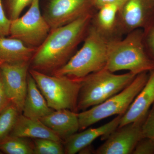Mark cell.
<instances>
[{
    "label": "cell",
    "mask_w": 154,
    "mask_h": 154,
    "mask_svg": "<svg viewBox=\"0 0 154 154\" xmlns=\"http://www.w3.org/2000/svg\"><path fill=\"white\" fill-rule=\"evenodd\" d=\"M91 19L88 13L66 25L51 30L36 48L30 60L31 69L51 75L63 66L85 35Z\"/></svg>",
    "instance_id": "6da1fadb"
},
{
    "label": "cell",
    "mask_w": 154,
    "mask_h": 154,
    "mask_svg": "<svg viewBox=\"0 0 154 154\" xmlns=\"http://www.w3.org/2000/svg\"><path fill=\"white\" fill-rule=\"evenodd\" d=\"M105 69L112 72L128 70L136 75L154 69V60L145 46L144 31L136 29L123 40L108 42Z\"/></svg>",
    "instance_id": "7a4b0ae2"
},
{
    "label": "cell",
    "mask_w": 154,
    "mask_h": 154,
    "mask_svg": "<svg viewBox=\"0 0 154 154\" xmlns=\"http://www.w3.org/2000/svg\"><path fill=\"white\" fill-rule=\"evenodd\" d=\"M108 42L99 29L88 31L82 47L53 75L65 76L80 79L105 68L107 60Z\"/></svg>",
    "instance_id": "3957f363"
},
{
    "label": "cell",
    "mask_w": 154,
    "mask_h": 154,
    "mask_svg": "<svg viewBox=\"0 0 154 154\" xmlns=\"http://www.w3.org/2000/svg\"><path fill=\"white\" fill-rule=\"evenodd\" d=\"M136 75L130 72L116 75L104 68L81 79L78 100V111L101 104L121 92L133 81Z\"/></svg>",
    "instance_id": "277c9868"
},
{
    "label": "cell",
    "mask_w": 154,
    "mask_h": 154,
    "mask_svg": "<svg viewBox=\"0 0 154 154\" xmlns=\"http://www.w3.org/2000/svg\"><path fill=\"white\" fill-rule=\"evenodd\" d=\"M29 72L44 96L48 106L54 110L68 109L78 113V100L81 79L43 73L30 69Z\"/></svg>",
    "instance_id": "5b68a950"
},
{
    "label": "cell",
    "mask_w": 154,
    "mask_h": 154,
    "mask_svg": "<svg viewBox=\"0 0 154 154\" xmlns=\"http://www.w3.org/2000/svg\"><path fill=\"white\" fill-rule=\"evenodd\" d=\"M147 72L137 75L124 90L105 102L78 113L79 131L112 116L123 115L147 82L149 75Z\"/></svg>",
    "instance_id": "8992f818"
},
{
    "label": "cell",
    "mask_w": 154,
    "mask_h": 154,
    "mask_svg": "<svg viewBox=\"0 0 154 154\" xmlns=\"http://www.w3.org/2000/svg\"><path fill=\"white\" fill-rule=\"evenodd\" d=\"M50 30L40 12L39 0H34L23 16L11 20L10 35L27 46L36 48L44 41Z\"/></svg>",
    "instance_id": "52a82bcc"
},
{
    "label": "cell",
    "mask_w": 154,
    "mask_h": 154,
    "mask_svg": "<svg viewBox=\"0 0 154 154\" xmlns=\"http://www.w3.org/2000/svg\"><path fill=\"white\" fill-rule=\"evenodd\" d=\"M30 62L0 65V75L10 101L22 113L28 88Z\"/></svg>",
    "instance_id": "ba28073f"
},
{
    "label": "cell",
    "mask_w": 154,
    "mask_h": 154,
    "mask_svg": "<svg viewBox=\"0 0 154 154\" xmlns=\"http://www.w3.org/2000/svg\"><path fill=\"white\" fill-rule=\"evenodd\" d=\"M143 121L118 127L95 151V154H132L138 142L143 137L142 130Z\"/></svg>",
    "instance_id": "9c48e42d"
},
{
    "label": "cell",
    "mask_w": 154,
    "mask_h": 154,
    "mask_svg": "<svg viewBox=\"0 0 154 154\" xmlns=\"http://www.w3.org/2000/svg\"><path fill=\"white\" fill-rule=\"evenodd\" d=\"M91 4V0H50L43 16L53 30L89 13Z\"/></svg>",
    "instance_id": "30bf717a"
},
{
    "label": "cell",
    "mask_w": 154,
    "mask_h": 154,
    "mask_svg": "<svg viewBox=\"0 0 154 154\" xmlns=\"http://www.w3.org/2000/svg\"><path fill=\"white\" fill-rule=\"evenodd\" d=\"M119 13L122 24L132 30L145 28L154 16L153 0H125Z\"/></svg>",
    "instance_id": "8fae6325"
},
{
    "label": "cell",
    "mask_w": 154,
    "mask_h": 154,
    "mask_svg": "<svg viewBox=\"0 0 154 154\" xmlns=\"http://www.w3.org/2000/svg\"><path fill=\"white\" fill-rule=\"evenodd\" d=\"M122 116L117 115L111 121L99 127L85 129L82 132L72 135L63 142L65 154H76L100 137L102 140L106 139L118 127Z\"/></svg>",
    "instance_id": "7c38bea8"
},
{
    "label": "cell",
    "mask_w": 154,
    "mask_h": 154,
    "mask_svg": "<svg viewBox=\"0 0 154 154\" xmlns=\"http://www.w3.org/2000/svg\"><path fill=\"white\" fill-rule=\"evenodd\" d=\"M148 79L126 112L122 116L119 127L133 122L143 121L154 103V69Z\"/></svg>",
    "instance_id": "4fadbf2b"
},
{
    "label": "cell",
    "mask_w": 154,
    "mask_h": 154,
    "mask_svg": "<svg viewBox=\"0 0 154 154\" xmlns=\"http://www.w3.org/2000/svg\"><path fill=\"white\" fill-rule=\"evenodd\" d=\"M39 119L63 142L79 131L78 113L68 109L54 110Z\"/></svg>",
    "instance_id": "5bb4252c"
},
{
    "label": "cell",
    "mask_w": 154,
    "mask_h": 154,
    "mask_svg": "<svg viewBox=\"0 0 154 154\" xmlns=\"http://www.w3.org/2000/svg\"><path fill=\"white\" fill-rule=\"evenodd\" d=\"M10 134L27 138L48 139L63 142L56 133L40 119L28 118L22 113L19 116Z\"/></svg>",
    "instance_id": "9a60e30c"
},
{
    "label": "cell",
    "mask_w": 154,
    "mask_h": 154,
    "mask_svg": "<svg viewBox=\"0 0 154 154\" xmlns=\"http://www.w3.org/2000/svg\"><path fill=\"white\" fill-rule=\"evenodd\" d=\"M54 110L48 106L36 82L29 72L27 94L22 114L28 118L39 119Z\"/></svg>",
    "instance_id": "2e32d148"
},
{
    "label": "cell",
    "mask_w": 154,
    "mask_h": 154,
    "mask_svg": "<svg viewBox=\"0 0 154 154\" xmlns=\"http://www.w3.org/2000/svg\"><path fill=\"white\" fill-rule=\"evenodd\" d=\"M36 50L17 38L0 35V65L30 62Z\"/></svg>",
    "instance_id": "e0dca14e"
},
{
    "label": "cell",
    "mask_w": 154,
    "mask_h": 154,
    "mask_svg": "<svg viewBox=\"0 0 154 154\" xmlns=\"http://www.w3.org/2000/svg\"><path fill=\"white\" fill-rule=\"evenodd\" d=\"M28 139L9 134L0 140V152L6 154H34L33 142Z\"/></svg>",
    "instance_id": "ac0fdd59"
},
{
    "label": "cell",
    "mask_w": 154,
    "mask_h": 154,
    "mask_svg": "<svg viewBox=\"0 0 154 154\" xmlns=\"http://www.w3.org/2000/svg\"><path fill=\"white\" fill-rule=\"evenodd\" d=\"M124 2L108 4L99 8L97 21L100 30L109 31L113 29L116 15Z\"/></svg>",
    "instance_id": "d6986e66"
},
{
    "label": "cell",
    "mask_w": 154,
    "mask_h": 154,
    "mask_svg": "<svg viewBox=\"0 0 154 154\" xmlns=\"http://www.w3.org/2000/svg\"><path fill=\"white\" fill-rule=\"evenodd\" d=\"M21 114L11 102L0 113V140L10 134Z\"/></svg>",
    "instance_id": "ffe728a7"
},
{
    "label": "cell",
    "mask_w": 154,
    "mask_h": 154,
    "mask_svg": "<svg viewBox=\"0 0 154 154\" xmlns=\"http://www.w3.org/2000/svg\"><path fill=\"white\" fill-rule=\"evenodd\" d=\"M63 142L48 139L33 140L34 154H65Z\"/></svg>",
    "instance_id": "44dd1931"
},
{
    "label": "cell",
    "mask_w": 154,
    "mask_h": 154,
    "mask_svg": "<svg viewBox=\"0 0 154 154\" xmlns=\"http://www.w3.org/2000/svg\"><path fill=\"white\" fill-rule=\"evenodd\" d=\"M34 0H8L10 19L14 20L20 17L22 11L30 5Z\"/></svg>",
    "instance_id": "7402d4cb"
},
{
    "label": "cell",
    "mask_w": 154,
    "mask_h": 154,
    "mask_svg": "<svg viewBox=\"0 0 154 154\" xmlns=\"http://www.w3.org/2000/svg\"><path fill=\"white\" fill-rule=\"evenodd\" d=\"M144 42L146 50L154 60V16L144 31Z\"/></svg>",
    "instance_id": "603a6c76"
},
{
    "label": "cell",
    "mask_w": 154,
    "mask_h": 154,
    "mask_svg": "<svg viewBox=\"0 0 154 154\" xmlns=\"http://www.w3.org/2000/svg\"><path fill=\"white\" fill-rule=\"evenodd\" d=\"M149 110L142 125L143 137H148L154 141V103Z\"/></svg>",
    "instance_id": "cb8c5ba5"
},
{
    "label": "cell",
    "mask_w": 154,
    "mask_h": 154,
    "mask_svg": "<svg viewBox=\"0 0 154 154\" xmlns=\"http://www.w3.org/2000/svg\"><path fill=\"white\" fill-rule=\"evenodd\" d=\"M133 154H154V141L143 137L138 142Z\"/></svg>",
    "instance_id": "d4e9b609"
},
{
    "label": "cell",
    "mask_w": 154,
    "mask_h": 154,
    "mask_svg": "<svg viewBox=\"0 0 154 154\" xmlns=\"http://www.w3.org/2000/svg\"><path fill=\"white\" fill-rule=\"evenodd\" d=\"M11 20L6 17L0 0V35L6 36L10 34V26Z\"/></svg>",
    "instance_id": "484cf974"
},
{
    "label": "cell",
    "mask_w": 154,
    "mask_h": 154,
    "mask_svg": "<svg viewBox=\"0 0 154 154\" xmlns=\"http://www.w3.org/2000/svg\"><path fill=\"white\" fill-rule=\"evenodd\" d=\"M11 102L6 94L0 75V113Z\"/></svg>",
    "instance_id": "4316f807"
},
{
    "label": "cell",
    "mask_w": 154,
    "mask_h": 154,
    "mask_svg": "<svg viewBox=\"0 0 154 154\" xmlns=\"http://www.w3.org/2000/svg\"><path fill=\"white\" fill-rule=\"evenodd\" d=\"M125 1V0H91V4L99 9L108 4L121 2Z\"/></svg>",
    "instance_id": "83f0119b"
},
{
    "label": "cell",
    "mask_w": 154,
    "mask_h": 154,
    "mask_svg": "<svg viewBox=\"0 0 154 154\" xmlns=\"http://www.w3.org/2000/svg\"><path fill=\"white\" fill-rule=\"evenodd\" d=\"M3 154L2 153V152H0V154Z\"/></svg>",
    "instance_id": "f1b7e54d"
},
{
    "label": "cell",
    "mask_w": 154,
    "mask_h": 154,
    "mask_svg": "<svg viewBox=\"0 0 154 154\" xmlns=\"http://www.w3.org/2000/svg\"><path fill=\"white\" fill-rule=\"evenodd\" d=\"M153 1H154V0H153Z\"/></svg>",
    "instance_id": "f546056e"
}]
</instances>
